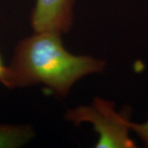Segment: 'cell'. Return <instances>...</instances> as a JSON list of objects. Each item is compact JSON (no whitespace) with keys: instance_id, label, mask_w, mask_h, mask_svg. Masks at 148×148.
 Wrapping results in <instances>:
<instances>
[{"instance_id":"1","label":"cell","mask_w":148,"mask_h":148,"mask_svg":"<svg viewBox=\"0 0 148 148\" xmlns=\"http://www.w3.org/2000/svg\"><path fill=\"white\" fill-rule=\"evenodd\" d=\"M104 67V61L69 53L59 34L36 32L18 44L1 82L9 88L43 83L64 96L77 80L101 72Z\"/></svg>"},{"instance_id":"2","label":"cell","mask_w":148,"mask_h":148,"mask_svg":"<svg viewBox=\"0 0 148 148\" xmlns=\"http://www.w3.org/2000/svg\"><path fill=\"white\" fill-rule=\"evenodd\" d=\"M67 119L75 124L90 122L100 138L96 148H132L135 143L129 137L131 130L127 115L118 113L110 101L95 98L91 106H81L67 114Z\"/></svg>"},{"instance_id":"3","label":"cell","mask_w":148,"mask_h":148,"mask_svg":"<svg viewBox=\"0 0 148 148\" xmlns=\"http://www.w3.org/2000/svg\"><path fill=\"white\" fill-rule=\"evenodd\" d=\"M74 0H37L32 12V25L35 32H69L73 21Z\"/></svg>"},{"instance_id":"4","label":"cell","mask_w":148,"mask_h":148,"mask_svg":"<svg viewBox=\"0 0 148 148\" xmlns=\"http://www.w3.org/2000/svg\"><path fill=\"white\" fill-rule=\"evenodd\" d=\"M32 137L30 127L0 125V148L20 147Z\"/></svg>"},{"instance_id":"5","label":"cell","mask_w":148,"mask_h":148,"mask_svg":"<svg viewBox=\"0 0 148 148\" xmlns=\"http://www.w3.org/2000/svg\"><path fill=\"white\" fill-rule=\"evenodd\" d=\"M131 130L137 133L139 138L143 141L146 147H148V121L143 123H130Z\"/></svg>"},{"instance_id":"6","label":"cell","mask_w":148,"mask_h":148,"mask_svg":"<svg viewBox=\"0 0 148 148\" xmlns=\"http://www.w3.org/2000/svg\"><path fill=\"white\" fill-rule=\"evenodd\" d=\"M6 72V68L1 63V60H0V82H2V80L4 77V74Z\"/></svg>"}]
</instances>
